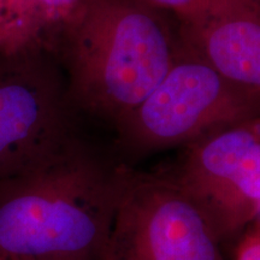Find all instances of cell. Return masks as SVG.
I'll list each match as a JSON object with an SVG mask.
<instances>
[{
	"instance_id": "obj_4",
	"label": "cell",
	"mask_w": 260,
	"mask_h": 260,
	"mask_svg": "<svg viewBox=\"0 0 260 260\" xmlns=\"http://www.w3.org/2000/svg\"><path fill=\"white\" fill-rule=\"evenodd\" d=\"M98 260H224L220 241L165 172L130 169Z\"/></svg>"
},
{
	"instance_id": "obj_1",
	"label": "cell",
	"mask_w": 260,
	"mask_h": 260,
	"mask_svg": "<svg viewBox=\"0 0 260 260\" xmlns=\"http://www.w3.org/2000/svg\"><path fill=\"white\" fill-rule=\"evenodd\" d=\"M132 167L75 136L0 182V260H98Z\"/></svg>"
},
{
	"instance_id": "obj_3",
	"label": "cell",
	"mask_w": 260,
	"mask_h": 260,
	"mask_svg": "<svg viewBox=\"0 0 260 260\" xmlns=\"http://www.w3.org/2000/svg\"><path fill=\"white\" fill-rule=\"evenodd\" d=\"M260 118V100L237 87L181 40L160 82L115 128L126 165L184 146L217 130ZM130 167V165H129Z\"/></svg>"
},
{
	"instance_id": "obj_8",
	"label": "cell",
	"mask_w": 260,
	"mask_h": 260,
	"mask_svg": "<svg viewBox=\"0 0 260 260\" xmlns=\"http://www.w3.org/2000/svg\"><path fill=\"white\" fill-rule=\"evenodd\" d=\"M79 0H0V56L52 52Z\"/></svg>"
},
{
	"instance_id": "obj_10",
	"label": "cell",
	"mask_w": 260,
	"mask_h": 260,
	"mask_svg": "<svg viewBox=\"0 0 260 260\" xmlns=\"http://www.w3.org/2000/svg\"><path fill=\"white\" fill-rule=\"evenodd\" d=\"M235 260H260V232L251 234L240 243Z\"/></svg>"
},
{
	"instance_id": "obj_2",
	"label": "cell",
	"mask_w": 260,
	"mask_h": 260,
	"mask_svg": "<svg viewBox=\"0 0 260 260\" xmlns=\"http://www.w3.org/2000/svg\"><path fill=\"white\" fill-rule=\"evenodd\" d=\"M165 14L145 0H79L53 47L73 109L115 129L144 102L181 48Z\"/></svg>"
},
{
	"instance_id": "obj_7",
	"label": "cell",
	"mask_w": 260,
	"mask_h": 260,
	"mask_svg": "<svg viewBox=\"0 0 260 260\" xmlns=\"http://www.w3.org/2000/svg\"><path fill=\"white\" fill-rule=\"evenodd\" d=\"M177 23L189 50L260 100V0H207Z\"/></svg>"
},
{
	"instance_id": "obj_5",
	"label": "cell",
	"mask_w": 260,
	"mask_h": 260,
	"mask_svg": "<svg viewBox=\"0 0 260 260\" xmlns=\"http://www.w3.org/2000/svg\"><path fill=\"white\" fill-rule=\"evenodd\" d=\"M50 54L0 56V182L35 167L76 136L67 82Z\"/></svg>"
},
{
	"instance_id": "obj_6",
	"label": "cell",
	"mask_w": 260,
	"mask_h": 260,
	"mask_svg": "<svg viewBox=\"0 0 260 260\" xmlns=\"http://www.w3.org/2000/svg\"><path fill=\"white\" fill-rule=\"evenodd\" d=\"M165 174L197 205L219 241L230 239L260 213V118L187 145Z\"/></svg>"
},
{
	"instance_id": "obj_9",
	"label": "cell",
	"mask_w": 260,
	"mask_h": 260,
	"mask_svg": "<svg viewBox=\"0 0 260 260\" xmlns=\"http://www.w3.org/2000/svg\"><path fill=\"white\" fill-rule=\"evenodd\" d=\"M155 9L172 14L176 21L183 19L187 16L197 11L207 0H145Z\"/></svg>"
},
{
	"instance_id": "obj_11",
	"label": "cell",
	"mask_w": 260,
	"mask_h": 260,
	"mask_svg": "<svg viewBox=\"0 0 260 260\" xmlns=\"http://www.w3.org/2000/svg\"><path fill=\"white\" fill-rule=\"evenodd\" d=\"M259 232H260V230H259Z\"/></svg>"
}]
</instances>
